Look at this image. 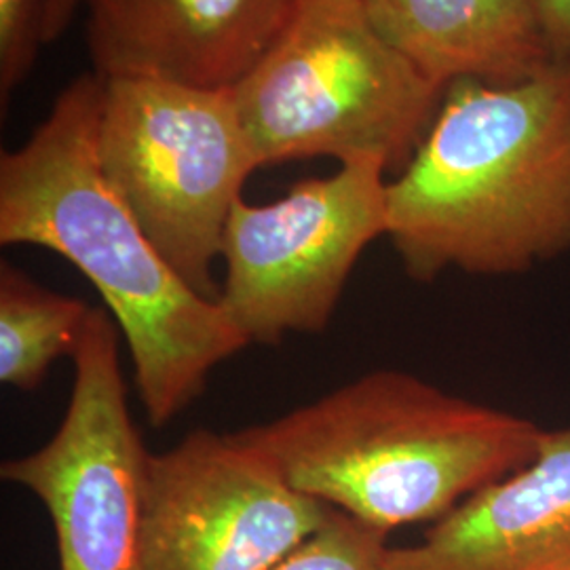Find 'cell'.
Wrapping results in <instances>:
<instances>
[{"label":"cell","mask_w":570,"mask_h":570,"mask_svg":"<svg viewBox=\"0 0 570 570\" xmlns=\"http://www.w3.org/2000/svg\"><path fill=\"white\" fill-rule=\"evenodd\" d=\"M385 176L376 161H355L294 184L277 202H237L218 303L249 345L326 330L360 256L387 237Z\"/></svg>","instance_id":"8992f818"},{"label":"cell","mask_w":570,"mask_h":570,"mask_svg":"<svg viewBox=\"0 0 570 570\" xmlns=\"http://www.w3.org/2000/svg\"><path fill=\"white\" fill-rule=\"evenodd\" d=\"M407 275L503 277L570 252V61L520 82H450L425 140L387 184Z\"/></svg>","instance_id":"7a4b0ae2"},{"label":"cell","mask_w":570,"mask_h":570,"mask_svg":"<svg viewBox=\"0 0 570 570\" xmlns=\"http://www.w3.org/2000/svg\"><path fill=\"white\" fill-rule=\"evenodd\" d=\"M546 429L397 370L235 433L285 482L367 527L438 522L532 461Z\"/></svg>","instance_id":"3957f363"},{"label":"cell","mask_w":570,"mask_h":570,"mask_svg":"<svg viewBox=\"0 0 570 570\" xmlns=\"http://www.w3.org/2000/svg\"><path fill=\"white\" fill-rule=\"evenodd\" d=\"M379 32L433 81L510 85L553 61L543 0H364Z\"/></svg>","instance_id":"8fae6325"},{"label":"cell","mask_w":570,"mask_h":570,"mask_svg":"<svg viewBox=\"0 0 570 570\" xmlns=\"http://www.w3.org/2000/svg\"><path fill=\"white\" fill-rule=\"evenodd\" d=\"M381 570H570V428L543 431L532 461L473 492Z\"/></svg>","instance_id":"30bf717a"},{"label":"cell","mask_w":570,"mask_h":570,"mask_svg":"<svg viewBox=\"0 0 570 570\" xmlns=\"http://www.w3.org/2000/svg\"><path fill=\"white\" fill-rule=\"evenodd\" d=\"M327 513L235 433L197 429L148 456L140 570H273Z\"/></svg>","instance_id":"ba28073f"},{"label":"cell","mask_w":570,"mask_h":570,"mask_svg":"<svg viewBox=\"0 0 570 570\" xmlns=\"http://www.w3.org/2000/svg\"><path fill=\"white\" fill-rule=\"evenodd\" d=\"M82 9V0H45L42 4V41L56 42L68 30Z\"/></svg>","instance_id":"2e32d148"},{"label":"cell","mask_w":570,"mask_h":570,"mask_svg":"<svg viewBox=\"0 0 570 570\" xmlns=\"http://www.w3.org/2000/svg\"><path fill=\"white\" fill-rule=\"evenodd\" d=\"M298 0H82L102 79L233 89L282 35Z\"/></svg>","instance_id":"9c48e42d"},{"label":"cell","mask_w":570,"mask_h":570,"mask_svg":"<svg viewBox=\"0 0 570 570\" xmlns=\"http://www.w3.org/2000/svg\"><path fill=\"white\" fill-rule=\"evenodd\" d=\"M98 159L165 261L197 294L218 301L214 265L226 225L261 169L233 89L104 79Z\"/></svg>","instance_id":"5b68a950"},{"label":"cell","mask_w":570,"mask_h":570,"mask_svg":"<svg viewBox=\"0 0 570 570\" xmlns=\"http://www.w3.org/2000/svg\"><path fill=\"white\" fill-rule=\"evenodd\" d=\"M553 60L570 61V0H543Z\"/></svg>","instance_id":"9a60e30c"},{"label":"cell","mask_w":570,"mask_h":570,"mask_svg":"<svg viewBox=\"0 0 570 570\" xmlns=\"http://www.w3.org/2000/svg\"><path fill=\"white\" fill-rule=\"evenodd\" d=\"M446 87L367 16L364 0H298L282 35L233 87L261 167L332 157L402 174Z\"/></svg>","instance_id":"277c9868"},{"label":"cell","mask_w":570,"mask_h":570,"mask_svg":"<svg viewBox=\"0 0 570 570\" xmlns=\"http://www.w3.org/2000/svg\"><path fill=\"white\" fill-rule=\"evenodd\" d=\"M91 306L37 284L18 266L0 265V381L41 387L49 367L72 357Z\"/></svg>","instance_id":"7c38bea8"},{"label":"cell","mask_w":570,"mask_h":570,"mask_svg":"<svg viewBox=\"0 0 570 570\" xmlns=\"http://www.w3.org/2000/svg\"><path fill=\"white\" fill-rule=\"evenodd\" d=\"M387 532L332 510L326 522L273 570H381Z\"/></svg>","instance_id":"4fadbf2b"},{"label":"cell","mask_w":570,"mask_h":570,"mask_svg":"<svg viewBox=\"0 0 570 570\" xmlns=\"http://www.w3.org/2000/svg\"><path fill=\"white\" fill-rule=\"evenodd\" d=\"M45 0H0V106L2 115L16 89L35 68L42 41Z\"/></svg>","instance_id":"5bb4252c"},{"label":"cell","mask_w":570,"mask_h":570,"mask_svg":"<svg viewBox=\"0 0 570 570\" xmlns=\"http://www.w3.org/2000/svg\"><path fill=\"white\" fill-rule=\"evenodd\" d=\"M75 383L53 438L0 465L51 518L60 570H140L144 473L150 452L131 419L119 326L91 308L72 353Z\"/></svg>","instance_id":"52a82bcc"},{"label":"cell","mask_w":570,"mask_h":570,"mask_svg":"<svg viewBox=\"0 0 570 570\" xmlns=\"http://www.w3.org/2000/svg\"><path fill=\"white\" fill-rule=\"evenodd\" d=\"M102 100L100 75L77 77L32 136L0 155V244L56 252L94 284L129 346L148 423L165 428L249 343L165 261L106 180Z\"/></svg>","instance_id":"6da1fadb"}]
</instances>
